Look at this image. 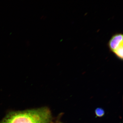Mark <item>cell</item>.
<instances>
[{
    "instance_id": "6da1fadb",
    "label": "cell",
    "mask_w": 123,
    "mask_h": 123,
    "mask_svg": "<svg viewBox=\"0 0 123 123\" xmlns=\"http://www.w3.org/2000/svg\"><path fill=\"white\" fill-rule=\"evenodd\" d=\"M51 115L47 108L9 113L0 123H50Z\"/></svg>"
},
{
    "instance_id": "7a4b0ae2",
    "label": "cell",
    "mask_w": 123,
    "mask_h": 123,
    "mask_svg": "<svg viewBox=\"0 0 123 123\" xmlns=\"http://www.w3.org/2000/svg\"><path fill=\"white\" fill-rule=\"evenodd\" d=\"M123 39L122 33H116L112 36L108 43L110 51L121 61L123 60Z\"/></svg>"
},
{
    "instance_id": "3957f363",
    "label": "cell",
    "mask_w": 123,
    "mask_h": 123,
    "mask_svg": "<svg viewBox=\"0 0 123 123\" xmlns=\"http://www.w3.org/2000/svg\"><path fill=\"white\" fill-rule=\"evenodd\" d=\"M95 114L98 117H102L105 114L104 110L100 108H98L95 110Z\"/></svg>"
}]
</instances>
